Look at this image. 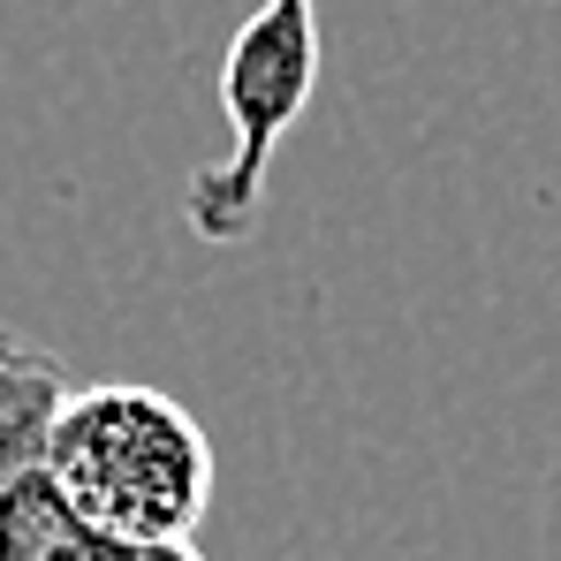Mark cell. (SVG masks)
<instances>
[{"label":"cell","mask_w":561,"mask_h":561,"mask_svg":"<svg viewBox=\"0 0 561 561\" xmlns=\"http://www.w3.org/2000/svg\"><path fill=\"white\" fill-rule=\"evenodd\" d=\"M46 463L69 508L114 547H197L213 508V433L145 379H77Z\"/></svg>","instance_id":"6da1fadb"},{"label":"cell","mask_w":561,"mask_h":561,"mask_svg":"<svg viewBox=\"0 0 561 561\" xmlns=\"http://www.w3.org/2000/svg\"><path fill=\"white\" fill-rule=\"evenodd\" d=\"M319 84V8L311 0H259L243 31L228 38L220 61V114H228V152L197 168L183 190V213L205 243H251L266 213L280 137L304 122Z\"/></svg>","instance_id":"7a4b0ae2"},{"label":"cell","mask_w":561,"mask_h":561,"mask_svg":"<svg viewBox=\"0 0 561 561\" xmlns=\"http://www.w3.org/2000/svg\"><path fill=\"white\" fill-rule=\"evenodd\" d=\"M69 394H77V373L54 350H38L15 327H0V478L46 463Z\"/></svg>","instance_id":"277c9868"},{"label":"cell","mask_w":561,"mask_h":561,"mask_svg":"<svg viewBox=\"0 0 561 561\" xmlns=\"http://www.w3.org/2000/svg\"><path fill=\"white\" fill-rule=\"evenodd\" d=\"M137 547H114L106 531H92L54 463H31V470H8L0 478V561H129Z\"/></svg>","instance_id":"3957f363"},{"label":"cell","mask_w":561,"mask_h":561,"mask_svg":"<svg viewBox=\"0 0 561 561\" xmlns=\"http://www.w3.org/2000/svg\"><path fill=\"white\" fill-rule=\"evenodd\" d=\"M129 561H205L197 547H145V554H129Z\"/></svg>","instance_id":"5b68a950"}]
</instances>
